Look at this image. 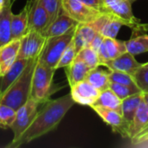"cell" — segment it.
<instances>
[{
    "mask_svg": "<svg viewBox=\"0 0 148 148\" xmlns=\"http://www.w3.org/2000/svg\"><path fill=\"white\" fill-rule=\"evenodd\" d=\"M75 103L70 93L58 99L48 100L42 103L43 107L37 112L31 125L21 138L9 148H16L28 144L56 129Z\"/></svg>",
    "mask_w": 148,
    "mask_h": 148,
    "instance_id": "obj_1",
    "label": "cell"
},
{
    "mask_svg": "<svg viewBox=\"0 0 148 148\" xmlns=\"http://www.w3.org/2000/svg\"><path fill=\"white\" fill-rule=\"evenodd\" d=\"M37 61L38 58L29 60L23 73L0 95V103L17 110L28 101L30 96L31 80Z\"/></svg>",
    "mask_w": 148,
    "mask_h": 148,
    "instance_id": "obj_2",
    "label": "cell"
},
{
    "mask_svg": "<svg viewBox=\"0 0 148 148\" xmlns=\"http://www.w3.org/2000/svg\"><path fill=\"white\" fill-rule=\"evenodd\" d=\"M56 70V69L37 61L31 80L29 96L31 99L36 101L40 104H42L49 100Z\"/></svg>",
    "mask_w": 148,
    "mask_h": 148,
    "instance_id": "obj_3",
    "label": "cell"
},
{
    "mask_svg": "<svg viewBox=\"0 0 148 148\" xmlns=\"http://www.w3.org/2000/svg\"><path fill=\"white\" fill-rule=\"evenodd\" d=\"M75 28L62 36L48 37L46 44L38 57V61L49 67L56 69L63 51L74 37Z\"/></svg>",
    "mask_w": 148,
    "mask_h": 148,
    "instance_id": "obj_4",
    "label": "cell"
},
{
    "mask_svg": "<svg viewBox=\"0 0 148 148\" xmlns=\"http://www.w3.org/2000/svg\"><path fill=\"white\" fill-rule=\"evenodd\" d=\"M39 105V102L29 97L28 101L16 110V120L10 127L14 137L11 142L7 145V147H10L11 145L16 142L23 134V133L28 129V127L31 125L38 112Z\"/></svg>",
    "mask_w": 148,
    "mask_h": 148,
    "instance_id": "obj_5",
    "label": "cell"
},
{
    "mask_svg": "<svg viewBox=\"0 0 148 148\" xmlns=\"http://www.w3.org/2000/svg\"><path fill=\"white\" fill-rule=\"evenodd\" d=\"M62 12L77 23H89L101 14L81 0H62Z\"/></svg>",
    "mask_w": 148,
    "mask_h": 148,
    "instance_id": "obj_6",
    "label": "cell"
},
{
    "mask_svg": "<svg viewBox=\"0 0 148 148\" xmlns=\"http://www.w3.org/2000/svg\"><path fill=\"white\" fill-rule=\"evenodd\" d=\"M48 37L41 32L28 31L21 38V45L17 59H36L38 58L46 44Z\"/></svg>",
    "mask_w": 148,
    "mask_h": 148,
    "instance_id": "obj_7",
    "label": "cell"
},
{
    "mask_svg": "<svg viewBox=\"0 0 148 148\" xmlns=\"http://www.w3.org/2000/svg\"><path fill=\"white\" fill-rule=\"evenodd\" d=\"M103 13H109L121 19L125 26L134 29L140 23L133 13L132 3L127 0H101Z\"/></svg>",
    "mask_w": 148,
    "mask_h": 148,
    "instance_id": "obj_8",
    "label": "cell"
},
{
    "mask_svg": "<svg viewBox=\"0 0 148 148\" xmlns=\"http://www.w3.org/2000/svg\"><path fill=\"white\" fill-rule=\"evenodd\" d=\"M89 24L104 37L111 38H116L121 28L125 26L121 19L109 13H101Z\"/></svg>",
    "mask_w": 148,
    "mask_h": 148,
    "instance_id": "obj_9",
    "label": "cell"
},
{
    "mask_svg": "<svg viewBox=\"0 0 148 148\" xmlns=\"http://www.w3.org/2000/svg\"><path fill=\"white\" fill-rule=\"evenodd\" d=\"M28 3L29 10L27 32L35 30L42 34L49 24L48 13L39 0H28Z\"/></svg>",
    "mask_w": 148,
    "mask_h": 148,
    "instance_id": "obj_10",
    "label": "cell"
},
{
    "mask_svg": "<svg viewBox=\"0 0 148 148\" xmlns=\"http://www.w3.org/2000/svg\"><path fill=\"white\" fill-rule=\"evenodd\" d=\"M90 108L107 125L112 128L113 132L121 134L123 138H128V128L121 114L118 113L117 111L99 106H91Z\"/></svg>",
    "mask_w": 148,
    "mask_h": 148,
    "instance_id": "obj_11",
    "label": "cell"
},
{
    "mask_svg": "<svg viewBox=\"0 0 148 148\" xmlns=\"http://www.w3.org/2000/svg\"><path fill=\"white\" fill-rule=\"evenodd\" d=\"M101 66L107 67L108 69L111 71L125 72L134 76L137 70L142 66V63L139 62L134 58V55L126 51L116 58L105 62Z\"/></svg>",
    "mask_w": 148,
    "mask_h": 148,
    "instance_id": "obj_12",
    "label": "cell"
},
{
    "mask_svg": "<svg viewBox=\"0 0 148 148\" xmlns=\"http://www.w3.org/2000/svg\"><path fill=\"white\" fill-rule=\"evenodd\" d=\"M71 96L75 103L91 107L97 100L100 91L86 80L76 83L71 88Z\"/></svg>",
    "mask_w": 148,
    "mask_h": 148,
    "instance_id": "obj_13",
    "label": "cell"
},
{
    "mask_svg": "<svg viewBox=\"0 0 148 148\" xmlns=\"http://www.w3.org/2000/svg\"><path fill=\"white\" fill-rule=\"evenodd\" d=\"M21 39L10 40L0 47V77L5 75L17 59Z\"/></svg>",
    "mask_w": 148,
    "mask_h": 148,
    "instance_id": "obj_14",
    "label": "cell"
},
{
    "mask_svg": "<svg viewBox=\"0 0 148 148\" xmlns=\"http://www.w3.org/2000/svg\"><path fill=\"white\" fill-rule=\"evenodd\" d=\"M76 25L77 23L74 19L67 16L63 12H61L58 16L48 26L42 35L46 37L62 36L63 34H66L72 29L75 28Z\"/></svg>",
    "mask_w": 148,
    "mask_h": 148,
    "instance_id": "obj_15",
    "label": "cell"
},
{
    "mask_svg": "<svg viewBox=\"0 0 148 148\" xmlns=\"http://www.w3.org/2000/svg\"><path fill=\"white\" fill-rule=\"evenodd\" d=\"M142 100H143V93L140 92L133 95L131 96H128L123 99L121 101V114L128 128V135L134 116Z\"/></svg>",
    "mask_w": 148,
    "mask_h": 148,
    "instance_id": "obj_16",
    "label": "cell"
},
{
    "mask_svg": "<svg viewBox=\"0 0 148 148\" xmlns=\"http://www.w3.org/2000/svg\"><path fill=\"white\" fill-rule=\"evenodd\" d=\"M64 69L70 88L76 83L86 80L88 74L91 70L83 61L77 58H75V60Z\"/></svg>",
    "mask_w": 148,
    "mask_h": 148,
    "instance_id": "obj_17",
    "label": "cell"
},
{
    "mask_svg": "<svg viewBox=\"0 0 148 148\" xmlns=\"http://www.w3.org/2000/svg\"><path fill=\"white\" fill-rule=\"evenodd\" d=\"M29 5L27 1L23 9L18 14L11 16V40L21 39L26 33L28 28Z\"/></svg>",
    "mask_w": 148,
    "mask_h": 148,
    "instance_id": "obj_18",
    "label": "cell"
},
{
    "mask_svg": "<svg viewBox=\"0 0 148 148\" xmlns=\"http://www.w3.org/2000/svg\"><path fill=\"white\" fill-rule=\"evenodd\" d=\"M96 33L89 23H77L72 40L76 51L79 52L82 48L89 46Z\"/></svg>",
    "mask_w": 148,
    "mask_h": 148,
    "instance_id": "obj_19",
    "label": "cell"
},
{
    "mask_svg": "<svg viewBox=\"0 0 148 148\" xmlns=\"http://www.w3.org/2000/svg\"><path fill=\"white\" fill-rule=\"evenodd\" d=\"M148 127V107L142 100L139 106V108L134 116L132 127L129 131L128 139L130 140L136 138L142 132H144Z\"/></svg>",
    "mask_w": 148,
    "mask_h": 148,
    "instance_id": "obj_20",
    "label": "cell"
},
{
    "mask_svg": "<svg viewBox=\"0 0 148 148\" xmlns=\"http://www.w3.org/2000/svg\"><path fill=\"white\" fill-rule=\"evenodd\" d=\"M29 62V60L28 59H16L9 71L5 75L1 76L0 95L3 94L7 90V88L18 78V76L23 73V71L28 65Z\"/></svg>",
    "mask_w": 148,
    "mask_h": 148,
    "instance_id": "obj_21",
    "label": "cell"
},
{
    "mask_svg": "<svg viewBox=\"0 0 148 148\" xmlns=\"http://www.w3.org/2000/svg\"><path fill=\"white\" fill-rule=\"evenodd\" d=\"M12 5H4L0 11V47L11 40Z\"/></svg>",
    "mask_w": 148,
    "mask_h": 148,
    "instance_id": "obj_22",
    "label": "cell"
},
{
    "mask_svg": "<svg viewBox=\"0 0 148 148\" xmlns=\"http://www.w3.org/2000/svg\"><path fill=\"white\" fill-rule=\"evenodd\" d=\"M121 101L122 100H121L108 88L100 92L97 100L92 106H99V107L109 108L121 114Z\"/></svg>",
    "mask_w": 148,
    "mask_h": 148,
    "instance_id": "obj_23",
    "label": "cell"
},
{
    "mask_svg": "<svg viewBox=\"0 0 148 148\" xmlns=\"http://www.w3.org/2000/svg\"><path fill=\"white\" fill-rule=\"evenodd\" d=\"M109 70H104L99 67L91 69L86 77V81L97 88L100 92L109 88Z\"/></svg>",
    "mask_w": 148,
    "mask_h": 148,
    "instance_id": "obj_24",
    "label": "cell"
},
{
    "mask_svg": "<svg viewBox=\"0 0 148 148\" xmlns=\"http://www.w3.org/2000/svg\"><path fill=\"white\" fill-rule=\"evenodd\" d=\"M125 42L127 51L134 56L148 52V35L147 34L132 37L130 40L125 41Z\"/></svg>",
    "mask_w": 148,
    "mask_h": 148,
    "instance_id": "obj_25",
    "label": "cell"
},
{
    "mask_svg": "<svg viewBox=\"0 0 148 148\" xmlns=\"http://www.w3.org/2000/svg\"><path fill=\"white\" fill-rule=\"evenodd\" d=\"M103 45L107 51L109 60L114 59L127 51L125 41L118 40L116 38L104 37Z\"/></svg>",
    "mask_w": 148,
    "mask_h": 148,
    "instance_id": "obj_26",
    "label": "cell"
},
{
    "mask_svg": "<svg viewBox=\"0 0 148 148\" xmlns=\"http://www.w3.org/2000/svg\"><path fill=\"white\" fill-rule=\"evenodd\" d=\"M75 58L83 61L90 69H94L101 66L97 51H95L90 46L82 48L79 52H77Z\"/></svg>",
    "mask_w": 148,
    "mask_h": 148,
    "instance_id": "obj_27",
    "label": "cell"
},
{
    "mask_svg": "<svg viewBox=\"0 0 148 148\" xmlns=\"http://www.w3.org/2000/svg\"><path fill=\"white\" fill-rule=\"evenodd\" d=\"M109 88L121 100H123L128 96H131L133 95L141 92V90L139 88L138 86H128V85H123V84L111 82L109 83Z\"/></svg>",
    "mask_w": 148,
    "mask_h": 148,
    "instance_id": "obj_28",
    "label": "cell"
},
{
    "mask_svg": "<svg viewBox=\"0 0 148 148\" xmlns=\"http://www.w3.org/2000/svg\"><path fill=\"white\" fill-rule=\"evenodd\" d=\"M16 116V110L0 103V128H10Z\"/></svg>",
    "mask_w": 148,
    "mask_h": 148,
    "instance_id": "obj_29",
    "label": "cell"
},
{
    "mask_svg": "<svg viewBox=\"0 0 148 148\" xmlns=\"http://www.w3.org/2000/svg\"><path fill=\"white\" fill-rule=\"evenodd\" d=\"M39 2L47 11L50 24L62 12V0H39Z\"/></svg>",
    "mask_w": 148,
    "mask_h": 148,
    "instance_id": "obj_30",
    "label": "cell"
},
{
    "mask_svg": "<svg viewBox=\"0 0 148 148\" xmlns=\"http://www.w3.org/2000/svg\"><path fill=\"white\" fill-rule=\"evenodd\" d=\"M76 54H77V51L75 48L73 41H71L70 43L67 46V48L63 51L56 69H62V68H65V67L69 66L75 60Z\"/></svg>",
    "mask_w": 148,
    "mask_h": 148,
    "instance_id": "obj_31",
    "label": "cell"
},
{
    "mask_svg": "<svg viewBox=\"0 0 148 148\" xmlns=\"http://www.w3.org/2000/svg\"><path fill=\"white\" fill-rule=\"evenodd\" d=\"M109 80L111 82H116L123 85L128 86H137L133 75L120 71H111L109 70Z\"/></svg>",
    "mask_w": 148,
    "mask_h": 148,
    "instance_id": "obj_32",
    "label": "cell"
},
{
    "mask_svg": "<svg viewBox=\"0 0 148 148\" xmlns=\"http://www.w3.org/2000/svg\"><path fill=\"white\" fill-rule=\"evenodd\" d=\"M134 78L141 92H148V68L141 66L134 74Z\"/></svg>",
    "mask_w": 148,
    "mask_h": 148,
    "instance_id": "obj_33",
    "label": "cell"
},
{
    "mask_svg": "<svg viewBox=\"0 0 148 148\" xmlns=\"http://www.w3.org/2000/svg\"><path fill=\"white\" fill-rule=\"evenodd\" d=\"M103 40H104V36L102 35H101L100 33H96V35L95 36V37L93 38V40L91 41L89 46L94 49L95 51H98V49H100L101 45L102 44L103 42Z\"/></svg>",
    "mask_w": 148,
    "mask_h": 148,
    "instance_id": "obj_34",
    "label": "cell"
},
{
    "mask_svg": "<svg viewBox=\"0 0 148 148\" xmlns=\"http://www.w3.org/2000/svg\"><path fill=\"white\" fill-rule=\"evenodd\" d=\"M83 3H87L88 5L96 9L97 10L101 11V13H103V7H102V3L101 0H81Z\"/></svg>",
    "mask_w": 148,
    "mask_h": 148,
    "instance_id": "obj_35",
    "label": "cell"
},
{
    "mask_svg": "<svg viewBox=\"0 0 148 148\" xmlns=\"http://www.w3.org/2000/svg\"><path fill=\"white\" fill-rule=\"evenodd\" d=\"M133 29V33L138 34V33H147L148 32V23H139L137 24Z\"/></svg>",
    "mask_w": 148,
    "mask_h": 148,
    "instance_id": "obj_36",
    "label": "cell"
},
{
    "mask_svg": "<svg viewBox=\"0 0 148 148\" xmlns=\"http://www.w3.org/2000/svg\"><path fill=\"white\" fill-rule=\"evenodd\" d=\"M142 93H143V101H145V103L148 107V92H146V93L142 92Z\"/></svg>",
    "mask_w": 148,
    "mask_h": 148,
    "instance_id": "obj_37",
    "label": "cell"
},
{
    "mask_svg": "<svg viewBox=\"0 0 148 148\" xmlns=\"http://www.w3.org/2000/svg\"><path fill=\"white\" fill-rule=\"evenodd\" d=\"M13 0H4V5H12Z\"/></svg>",
    "mask_w": 148,
    "mask_h": 148,
    "instance_id": "obj_38",
    "label": "cell"
},
{
    "mask_svg": "<svg viewBox=\"0 0 148 148\" xmlns=\"http://www.w3.org/2000/svg\"><path fill=\"white\" fill-rule=\"evenodd\" d=\"M3 6H4V0H0V11L2 10Z\"/></svg>",
    "mask_w": 148,
    "mask_h": 148,
    "instance_id": "obj_39",
    "label": "cell"
},
{
    "mask_svg": "<svg viewBox=\"0 0 148 148\" xmlns=\"http://www.w3.org/2000/svg\"><path fill=\"white\" fill-rule=\"evenodd\" d=\"M142 66H144V67H147V68H148V62H146V63H142Z\"/></svg>",
    "mask_w": 148,
    "mask_h": 148,
    "instance_id": "obj_40",
    "label": "cell"
},
{
    "mask_svg": "<svg viewBox=\"0 0 148 148\" xmlns=\"http://www.w3.org/2000/svg\"><path fill=\"white\" fill-rule=\"evenodd\" d=\"M127 1H128L129 3H134L135 1H137V0H127Z\"/></svg>",
    "mask_w": 148,
    "mask_h": 148,
    "instance_id": "obj_41",
    "label": "cell"
}]
</instances>
